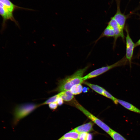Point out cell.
<instances>
[{
    "mask_svg": "<svg viewBox=\"0 0 140 140\" xmlns=\"http://www.w3.org/2000/svg\"><path fill=\"white\" fill-rule=\"evenodd\" d=\"M79 133L72 130L65 134L62 137L71 139L73 140H78Z\"/></svg>",
    "mask_w": 140,
    "mask_h": 140,
    "instance_id": "obj_14",
    "label": "cell"
},
{
    "mask_svg": "<svg viewBox=\"0 0 140 140\" xmlns=\"http://www.w3.org/2000/svg\"><path fill=\"white\" fill-rule=\"evenodd\" d=\"M97 93L104 96V92L105 89L97 85L91 83L87 82L83 83Z\"/></svg>",
    "mask_w": 140,
    "mask_h": 140,
    "instance_id": "obj_13",
    "label": "cell"
},
{
    "mask_svg": "<svg viewBox=\"0 0 140 140\" xmlns=\"http://www.w3.org/2000/svg\"><path fill=\"white\" fill-rule=\"evenodd\" d=\"M117 101L126 109L134 112L140 114V110L132 104L124 100L117 99Z\"/></svg>",
    "mask_w": 140,
    "mask_h": 140,
    "instance_id": "obj_10",
    "label": "cell"
},
{
    "mask_svg": "<svg viewBox=\"0 0 140 140\" xmlns=\"http://www.w3.org/2000/svg\"><path fill=\"white\" fill-rule=\"evenodd\" d=\"M82 86L81 84H79L74 85L69 90L73 95H77L82 92Z\"/></svg>",
    "mask_w": 140,
    "mask_h": 140,
    "instance_id": "obj_16",
    "label": "cell"
},
{
    "mask_svg": "<svg viewBox=\"0 0 140 140\" xmlns=\"http://www.w3.org/2000/svg\"><path fill=\"white\" fill-rule=\"evenodd\" d=\"M114 140H127L120 134L111 129L108 134Z\"/></svg>",
    "mask_w": 140,
    "mask_h": 140,
    "instance_id": "obj_15",
    "label": "cell"
},
{
    "mask_svg": "<svg viewBox=\"0 0 140 140\" xmlns=\"http://www.w3.org/2000/svg\"><path fill=\"white\" fill-rule=\"evenodd\" d=\"M88 134L87 133H79V140H87Z\"/></svg>",
    "mask_w": 140,
    "mask_h": 140,
    "instance_id": "obj_19",
    "label": "cell"
},
{
    "mask_svg": "<svg viewBox=\"0 0 140 140\" xmlns=\"http://www.w3.org/2000/svg\"><path fill=\"white\" fill-rule=\"evenodd\" d=\"M48 105L49 108L52 110L56 109L58 106L56 102L50 103Z\"/></svg>",
    "mask_w": 140,
    "mask_h": 140,
    "instance_id": "obj_20",
    "label": "cell"
},
{
    "mask_svg": "<svg viewBox=\"0 0 140 140\" xmlns=\"http://www.w3.org/2000/svg\"><path fill=\"white\" fill-rule=\"evenodd\" d=\"M76 107L82 112L94 123L96 124L108 134L111 129L109 127L93 115L76 101L73 102Z\"/></svg>",
    "mask_w": 140,
    "mask_h": 140,
    "instance_id": "obj_5",
    "label": "cell"
},
{
    "mask_svg": "<svg viewBox=\"0 0 140 140\" xmlns=\"http://www.w3.org/2000/svg\"><path fill=\"white\" fill-rule=\"evenodd\" d=\"M88 67L89 66H88L83 68L80 69L72 75L59 80L57 87L51 92H60L69 90L74 85L83 83L84 82L82 79L83 74Z\"/></svg>",
    "mask_w": 140,
    "mask_h": 140,
    "instance_id": "obj_1",
    "label": "cell"
},
{
    "mask_svg": "<svg viewBox=\"0 0 140 140\" xmlns=\"http://www.w3.org/2000/svg\"><path fill=\"white\" fill-rule=\"evenodd\" d=\"M60 97L64 101L69 102L74 98L73 95L70 90L64 91L59 93Z\"/></svg>",
    "mask_w": 140,
    "mask_h": 140,
    "instance_id": "obj_12",
    "label": "cell"
},
{
    "mask_svg": "<svg viewBox=\"0 0 140 140\" xmlns=\"http://www.w3.org/2000/svg\"><path fill=\"white\" fill-rule=\"evenodd\" d=\"M126 39V54L125 57L130 64L133 56L135 44L134 43L129 36L128 31L127 29Z\"/></svg>",
    "mask_w": 140,
    "mask_h": 140,
    "instance_id": "obj_6",
    "label": "cell"
},
{
    "mask_svg": "<svg viewBox=\"0 0 140 140\" xmlns=\"http://www.w3.org/2000/svg\"><path fill=\"white\" fill-rule=\"evenodd\" d=\"M56 102L58 105L61 106L63 104L64 101L60 97H59L58 98Z\"/></svg>",
    "mask_w": 140,
    "mask_h": 140,
    "instance_id": "obj_21",
    "label": "cell"
},
{
    "mask_svg": "<svg viewBox=\"0 0 140 140\" xmlns=\"http://www.w3.org/2000/svg\"><path fill=\"white\" fill-rule=\"evenodd\" d=\"M113 17L121 29L123 31L126 17L124 14L121 13L119 7L118 6L117 12Z\"/></svg>",
    "mask_w": 140,
    "mask_h": 140,
    "instance_id": "obj_8",
    "label": "cell"
},
{
    "mask_svg": "<svg viewBox=\"0 0 140 140\" xmlns=\"http://www.w3.org/2000/svg\"><path fill=\"white\" fill-rule=\"evenodd\" d=\"M60 97L59 93L52 96L47 99L45 101L40 104L41 106L48 104L50 103L56 102L58 98Z\"/></svg>",
    "mask_w": 140,
    "mask_h": 140,
    "instance_id": "obj_17",
    "label": "cell"
},
{
    "mask_svg": "<svg viewBox=\"0 0 140 140\" xmlns=\"http://www.w3.org/2000/svg\"><path fill=\"white\" fill-rule=\"evenodd\" d=\"M108 25L111 27L114 31L115 34L114 43V46L118 38L121 37L123 39H124L123 31L121 29L113 17L111 18Z\"/></svg>",
    "mask_w": 140,
    "mask_h": 140,
    "instance_id": "obj_7",
    "label": "cell"
},
{
    "mask_svg": "<svg viewBox=\"0 0 140 140\" xmlns=\"http://www.w3.org/2000/svg\"><path fill=\"white\" fill-rule=\"evenodd\" d=\"M104 96L112 100L115 104H117L118 103L117 101V99L113 96L105 89L104 92Z\"/></svg>",
    "mask_w": 140,
    "mask_h": 140,
    "instance_id": "obj_18",
    "label": "cell"
},
{
    "mask_svg": "<svg viewBox=\"0 0 140 140\" xmlns=\"http://www.w3.org/2000/svg\"><path fill=\"white\" fill-rule=\"evenodd\" d=\"M127 61L125 57H124L112 65L103 67L93 71L83 77V79L84 81L88 79L96 77L114 68L125 65Z\"/></svg>",
    "mask_w": 140,
    "mask_h": 140,
    "instance_id": "obj_4",
    "label": "cell"
},
{
    "mask_svg": "<svg viewBox=\"0 0 140 140\" xmlns=\"http://www.w3.org/2000/svg\"><path fill=\"white\" fill-rule=\"evenodd\" d=\"M18 9L32 10L31 9L17 6L10 0H0V15L3 18L2 26L3 29L5 27L6 22L9 20L13 21L18 25L17 22L15 19L13 15L14 11Z\"/></svg>",
    "mask_w": 140,
    "mask_h": 140,
    "instance_id": "obj_2",
    "label": "cell"
},
{
    "mask_svg": "<svg viewBox=\"0 0 140 140\" xmlns=\"http://www.w3.org/2000/svg\"><path fill=\"white\" fill-rule=\"evenodd\" d=\"M41 106L40 104H37L33 103L16 105L13 110L14 123H17L21 119L27 116Z\"/></svg>",
    "mask_w": 140,
    "mask_h": 140,
    "instance_id": "obj_3",
    "label": "cell"
},
{
    "mask_svg": "<svg viewBox=\"0 0 140 140\" xmlns=\"http://www.w3.org/2000/svg\"><path fill=\"white\" fill-rule=\"evenodd\" d=\"M94 124L91 122L84 124L74 128L72 131L79 133H88L93 130Z\"/></svg>",
    "mask_w": 140,
    "mask_h": 140,
    "instance_id": "obj_9",
    "label": "cell"
},
{
    "mask_svg": "<svg viewBox=\"0 0 140 140\" xmlns=\"http://www.w3.org/2000/svg\"><path fill=\"white\" fill-rule=\"evenodd\" d=\"M88 89V88L86 87H84L82 89V91L84 93L86 92H87Z\"/></svg>",
    "mask_w": 140,
    "mask_h": 140,
    "instance_id": "obj_25",
    "label": "cell"
},
{
    "mask_svg": "<svg viewBox=\"0 0 140 140\" xmlns=\"http://www.w3.org/2000/svg\"><path fill=\"white\" fill-rule=\"evenodd\" d=\"M140 45V39L135 44V47Z\"/></svg>",
    "mask_w": 140,
    "mask_h": 140,
    "instance_id": "obj_23",
    "label": "cell"
},
{
    "mask_svg": "<svg viewBox=\"0 0 140 140\" xmlns=\"http://www.w3.org/2000/svg\"><path fill=\"white\" fill-rule=\"evenodd\" d=\"M92 136L91 134L88 133L87 140H92Z\"/></svg>",
    "mask_w": 140,
    "mask_h": 140,
    "instance_id": "obj_22",
    "label": "cell"
},
{
    "mask_svg": "<svg viewBox=\"0 0 140 140\" xmlns=\"http://www.w3.org/2000/svg\"><path fill=\"white\" fill-rule=\"evenodd\" d=\"M58 140H73V139L66 138H64L61 137Z\"/></svg>",
    "mask_w": 140,
    "mask_h": 140,
    "instance_id": "obj_24",
    "label": "cell"
},
{
    "mask_svg": "<svg viewBox=\"0 0 140 140\" xmlns=\"http://www.w3.org/2000/svg\"><path fill=\"white\" fill-rule=\"evenodd\" d=\"M114 37L115 34L113 29L111 27L108 25L101 34L95 42L96 43L100 39L104 37L114 38Z\"/></svg>",
    "mask_w": 140,
    "mask_h": 140,
    "instance_id": "obj_11",
    "label": "cell"
}]
</instances>
